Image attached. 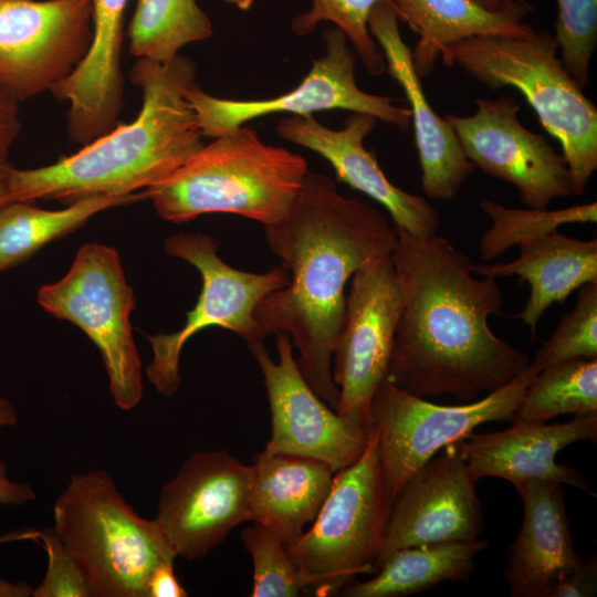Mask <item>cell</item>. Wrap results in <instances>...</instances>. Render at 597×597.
<instances>
[{
  "label": "cell",
  "instance_id": "484cf974",
  "mask_svg": "<svg viewBox=\"0 0 597 597\" xmlns=\"http://www.w3.org/2000/svg\"><path fill=\"white\" fill-rule=\"evenodd\" d=\"M488 544L481 540L413 546L395 551L380 564L376 576L344 587L348 597H400L427 590L444 580L465 582L474 569V556Z\"/></svg>",
  "mask_w": 597,
  "mask_h": 597
},
{
  "label": "cell",
  "instance_id": "5bb4252c",
  "mask_svg": "<svg viewBox=\"0 0 597 597\" xmlns=\"http://www.w3.org/2000/svg\"><path fill=\"white\" fill-rule=\"evenodd\" d=\"M404 290L390 255L350 279L346 317L333 353L332 376L339 390L336 411L371 422L370 405L386 379Z\"/></svg>",
  "mask_w": 597,
  "mask_h": 597
},
{
  "label": "cell",
  "instance_id": "ffe728a7",
  "mask_svg": "<svg viewBox=\"0 0 597 597\" xmlns=\"http://www.w3.org/2000/svg\"><path fill=\"white\" fill-rule=\"evenodd\" d=\"M367 25L384 55L386 71L400 85L409 103L422 190L428 199L450 200L475 167L465 157L448 121L429 104L391 2H377L369 12Z\"/></svg>",
  "mask_w": 597,
  "mask_h": 597
},
{
  "label": "cell",
  "instance_id": "f546056e",
  "mask_svg": "<svg viewBox=\"0 0 597 597\" xmlns=\"http://www.w3.org/2000/svg\"><path fill=\"white\" fill-rule=\"evenodd\" d=\"M480 209L492 220L479 241L481 259L491 261L513 245L557 230L566 223H596L597 202L548 209H516L482 200Z\"/></svg>",
  "mask_w": 597,
  "mask_h": 597
},
{
  "label": "cell",
  "instance_id": "ac0fdd59",
  "mask_svg": "<svg viewBox=\"0 0 597 597\" xmlns=\"http://www.w3.org/2000/svg\"><path fill=\"white\" fill-rule=\"evenodd\" d=\"M377 122L371 115L352 113L342 128L332 129L313 115H291L279 121L275 132L326 159L339 181L381 205L396 227L421 237L437 234L440 217L434 207L425 197L394 185L375 155L365 148L364 140Z\"/></svg>",
  "mask_w": 597,
  "mask_h": 597
},
{
  "label": "cell",
  "instance_id": "44dd1931",
  "mask_svg": "<svg viewBox=\"0 0 597 597\" xmlns=\"http://www.w3.org/2000/svg\"><path fill=\"white\" fill-rule=\"evenodd\" d=\"M128 0H92V42L73 71L51 93L69 103V139L83 147L119 124L124 105L122 44Z\"/></svg>",
  "mask_w": 597,
  "mask_h": 597
},
{
  "label": "cell",
  "instance_id": "30bf717a",
  "mask_svg": "<svg viewBox=\"0 0 597 597\" xmlns=\"http://www.w3.org/2000/svg\"><path fill=\"white\" fill-rule=\"evenodd\" d=\"M535 376L526 367L509 384L465 405L446 406L411 395L385 379L370 405L377 451L391 501L406 481L446 446L457 443L481 423L513 420Z\"/></svg>",
  "mask_w": 597,
  "mask_h": 597
},
{
  "label": "cell",
  "instance_id": "83f0119b",
  "mask_svg": "<svg viewBox=\"0 0 597 597\" xmlns=\"http://www.w3.org/2000/svg\"><path fill=\"white\" fill-rule=\"evenodd\" d=\"M212 33V23L196 0H138L127 36L136 59L168 62L185 45Z\"/></svg>",
  "mask_w": 597,
  "mask_h": 597
},
{
  "label": "cell",
  "instance_id": "b9f144b4",
  "mask_svg": "<svg viewBox=\"0 0 597 597\" xmlns=\"http://www.w3.org/2000/svg\"><path fill=\"white\" fill-rule=\"evenodd\" d=\"M39 536V531L36 530H22V531H13L6 533L0 536V544L2 543H9L14 541H36Z\"/></svg>",
  "mask_w": 597,
  "mask_h": 597
},
{
  "label": "cell",
  "instance_id": "d6a6232c",
  "mask_svg": "<svg viewBox=\"0 0 597 597\" xmlns=\"http://www.w3.org/2000/svg\"><path fill=\"white\" fill-rule=\"evenodd\" d=\"M241 540L253 564L252 597H295L305 589L297 566L275 532L254 522L241 532Z\"/></svg>",
  "mask_w": 597,
  "mask_h": 597
},
{
  "label": "cell",
  "instance_id": "d4e9b609",
  "mask_svg": "<svg viewBox=\"0 0 597 597\" xmlns=\"http://www.w3.org/2000/svg\"><path fill=\"white\" fill-rule=\"evenodd\" d=\"M398 19L419 35L411 59L420 78L431 74L438 57L454 43L479 35L526 36L524 22L532 7L524 0H505L498 11L474 0H390Z\"/></svg>",
  "mask_w": 597,
  "mask_h": 597
},
{
  "label": "cell",
  "instance_id": "f35d334b",
  "mask_svg": "<svg viewBox=\"0 0 597 597\" xmlns=\"http://www.w3.org/2000/svg\"><path fill=\"white\" fill-rule=\"evenodd\" d=\"M35 499L36 495L29 484L9 479L8 468L0 459V504L23 505Z\"/></svg>",
  "mask_w": 597,
  "mask_h": 597
},
{
  "label": "cell",
  "instance_id": "5b68a950",
  "mask_svg": "<svg viewBox=\"0 0 597 597\" xmlns=\"http://www.w3.org/2000/svg\"><path fill=\"white\" fill-rule=\"evenodd\" d=\"M554 35L534 31L513 38L479 35L452 44L441 56L483 85L521 92L544 129L558 140L572 195L585 193L597 169V107L569 75Z\"/></svg>",
  "mask_w": 597,
  "mask_h": 597
},
{
  "label": "cell",
  "instance_id": "ba28073f",
  "mask_svg": "<svg viewBox=\"0 0 597 597\" xmlns=\"http://www.w3.org/2000/svg\"><path fill=\"white\" fill-rule=\"evenodd\" d=\"M39 305L81 328L98 348L115 405L135 408L143 398L142 362L133 337L135 294L115 248L83 244L59 281L38 290Z\"/></svg>",
  "mask_w": 597,
  "mask_h": 597
},
{
  "label": "cell",
  "instance_id": "4fadbf2b",
  "mask_svg": "<svg viewBox=\"0 0 597 597\" xmlns=\"http://www.w3.org/2000/svg\"><path fill=\"white\" fill-rule=\"evenodd\" d=\"M279 360L264 342L249 345L264 380L271 413V438L264 451L313 458L337 472L364 453L371 422L339 415L303 377L287 334L276 335Z\"/></svg>",
  "mask_w": 597,
  "mask_h": 597
},
{
  "label": "cell",
  "instance_id": "8fae6325",
  "mask_svg": "<svg viewBox=\"0 0 597 597\" xmlns=\"http://www.w3.org/2000/svg\"><path fill=\"white\" fill-rule=\"evenodd\" d=\"M325 53L313 61L310 72L293 90L266 100H231L206 93L196 83L187 93L205 137L216 138L262 116L287 113L310 116L316 112L344 109L364 113L407 129L408 107L395 100L360 90L356 83L357 54L338 29L324 32Z\"/></svg>",
  "mask_w": 597,
  "mask_h": 597
},
{
  "label": "cell",
  "instance_id": "8992f818",
  "mask_svg": "<svg viewBox=\"0 0 597 597\" xmlns=\"http://www.w3.org/2000/svg\"><path fill=\"white\" fill-rule=\"evenodd\" d=\"M53 520L93 597H148L153 573L177 558L156 521L139 516L102 469L71 476Z\"/></svg>",
  "mask_w": 597,
  "mask_h": 597
},
{
  "label": "cell",
  "instance_id": "6da1fadb",
  "mask_svg": "<svg viewBox=\"0 0 597 597\" xmlns=\"http://www.w3.org/2000/svg\"><path fill=\"white\" fill-rule=\"evenodd\" d=\"M394 227L390 258L404 304L386 379L418 397L462 401L513 380L530 358L490 328L503 304L495 279H476L471 259L448 238Z\"/></svg>",
  "mask_w": 597,
  "mask_h": 597
},
{
  "label": "cell",
  "instance_id": "277c9868",
  "mask_svg": "<svg viewBox=\"0 0 597 597\" xmlns=\"http://www.w3.org/2000/svg\"><path fill=\"white\" fill-rule=\"evenodd\" d=\"M307 171L304 157L265 144L256 130L242 125L205 144L143 192L168 222L231 213L265 227L286 213Z\"/></svg>",
  "mask_w": 597,
  "mask_h": 597
},
{
  "label": "cell",
  "instance_id": "52a82bcc",
  "mask_svg": "<svg viewBox=\"0 0 597 597\" xmlns=\"http://www.w3.org/2000/svg\"><path fill=\"white\" fill-rule=\"evenodd\" d=\"M391 504L371 423L364 453L335 472L311 527L287 547L304 588L313 589L317 596H331L357 575L376 573Z\"/></svg>",
  "mask_w": 597,
  "mask_h": 597
},
{
  "label": "cell",
  "instance_id": "60d3db41",
  "mask_svg": "<svg viewBox=\"0 0 597 597\" xmlns=\"http://www.w3.org/2000/svg\"><path fill=\"white\" fill-rule=\"evenodd\" d=\"M17 419V411L11 401L0 397V428L14 426Z\"/></svg>",
  "mask_w": 597,
  "mask_h": 597
},
{
  "label": "cell",
  "instance_id": "3957f363",
  "mask_svg": "<svg viewBox=\"0 0 597 597\" xmlns=\"http://www.w3.org/2000/svg\"><path fill=\"white\" fill-rule=\"evenodd\" d=\"M196 75L195 62L180 54L168 62L137 59L130 78L143 93L138 116L54 164L11 167L7 203L56 200L69 206L95 196H128L167 178L205 145L187 97Z\"/></svg>",
  "mask_w": 597,
  "mask_h": 597
},
{
  "label": "cell",
  "instance_id": "d590c367",
  "mask_svg": "<svg viewBox=\"0 0 597 597\" xmlns=\"http://www.w3.org/2000/svg\"><path fill=\"white\" fill-rule=\"evenodd\" d=\"M597 591L596 557L583 558L554 588L551 597H591Z\"/></svg>",
  "mask_w": 597,
  "mask_h": 597
},
{
  "label": "cell",
  "instance_id": "1f68e13d",
  "mask_svg": "<svg viewBox=\"0 0 597 597\" xmlns=\"http://www.w3.org/2000/svg\"><path fill=\"white\" fill-rule=\"evenodd\" d=\"M575 358H597V281L579 287L574 308L563 315L526 369L536 376L547 366Z\"/></svg>",
  "mask_w": 597,
  "mask_h": 597
},
{
  "label": "cell",
  "instance_id": "836d02e7",
  "mask_svg": "<svg viewBox=\"0 0 597 597\" xmlns=\"http://www.w3.org/2000/svg\"><path fill=\"white\" fill-rule=\"evenodd\" d=\"M554 39L565 69L584 88L597 43V0H557Z\"/></svg>",
  "mask_w": 597,
  "mask_h": 597
},
{
  "label": "cell",
  "instance_id": "4316f807",
  "mask_svg": "<svg viewBox=\"0 0 597 597\" xmlns=\"http://www.w3.org/2000/svg\"><path fill=\"white\" fill-rule=\"evenodd\" d=\"M139 199H145L143 191L128 196H95L60 210L41 209L31 201L4 205L0 208V273L77 230L94 214Z\"/></svg>",
  "mask_w": 597,
  "mask_h": 597
},
{
  "label": "cell",
  "instance_id": "7bdbcfd3",
  "mask_svg": "<svg viewBox=\"0 0 597 597\" xmlns=\"http://www.w3.org/2000/svg\"><path fill=\"white\" fill-rule=\"evenodd\" d=\"M10 168L8 164L0 167V208L7 205Z\"/></svg>",
  "mask_w": 597,
  "mask_h": 597
},
{
  "label": "cell",
  "instance_id": "cb8c5ba5",
  "mask_svg": "<svg viewBox=\"0 0 597 597\" xmlns=\"http://www.w3.org/2000/svg\"><path fill=\"white\" fill-rule=\"evenodd\" d=\"M252 467L248 521L271 528L287 548L315 520L335 472L321 460L264 450Z\"/></svg>",
  "mask_w": 597,
  "mask_h": 597
},
{
  "label": "cell",
  "instance_id": "f6af8a7d",
  "mask_svg": "<svg viewBox=\"0 0 597 597\" xmlns=\"http://www.w3.org/2000/svg\"><path fill=\"white\" fill-rule=\"evenodd\" d=\"M227 3L237 7L242 11H247L251 8L253 0H224Z\"/></svg>",
  "mask_w": 597,
  "mask_h": 597
},
{
  "label": "cell",
  "instance_id": "2e32d148",
  "mask_svg": "<svg viewBox=\"0 0 597 597\" xmlns=\"http://www.w3.org/2000/svg\"><path fill=\"white\" fill-rule=\"evenodd\" d=\"M475 106L473 115L446 117L474 167L515 186L531 209H547L554 199L572 195L564 157L521 124L515 98H476Z\"/></svg>",
  "mask_w": 597,
  "mask_h": 597
},
{
  "label": "cell",
  "instance_id": "9c48e42d",
  "mask_svg": "<svg viewBox=\"0 0 597 597\" xmlns=\"http://www.w3.org/2000/svg\"><path fill=\"white\" fill-rule=\"evenodd\" d=\"M168 255L195 266L201 276L196 305L187 312L184 326L174 333L148 335L153 358L146 367L150 384L164 396L180 387V354L186 343L208 327H221L243 338L247 345L264 342L258 331L254 313L270 293L285 287L289 272L276 265L262 273L235 269L224 262L211 235L179 232L164 243Z\"/></svg>",
  "mask_w": 597,
  "mask_h": 597
},
{
  "label": "cell",
  "instance_id": "9a60e30c",
  "mask_svg": "<svg viewBox=\"0 0 597 597\" xmlns=\"http://www.w3.org/2000/svg\"><path fill=\"white\" fill-rule=\"evenodd\" d=\"M253 467L226 450L196 451L164 485L154 519L177 557L196 561L248 521Z\"/></svg>",
  "mask_w": 597,
  "mask_h": 597
},
{
  "label": "cell",
  "instance_id": "d6986e66",
  "mask_svg": "<svg viewBox=\"0 0 597 597\" xmlns=\"http://www.w3.org/2000/svg\"><path fill=\"white\" fill-rule=\"evenodd\" d=\"M597 440V412L575 416L567 422H513L509 429L473 433L457 448L478 481L496 476L516 490L531 481H554L593 494L589 482L576 468L556 463V454L578 441Z\"/></svg>",
  "mask_w": 597,
  "mask_h": 597
},
{
  "label": "cell",
  "instance_id": "7a4b0ae2",
  "mask_svg": "<svg viewBox=\"0 0 597 597\" xmlns=\"http://www.w3.org/2000/svg\"><path fill=\"white\" fill-rule=\"evenodd\" d=\"M263 228L290 282L256 306L259 335L287 334L303 377L336 409L332 363L346 317L345 287L358 269L391 255L394 223L370 202L342 195L331 177L308 170L286 213Z\"/></svg>",
  "mask_w": 597,
  "mask_h": 597
},
{
  "label": "cell",
  "instance_id": "ee69618b",
  "mask_svg": "<svg viewBox=\"0 0 597 597\" xmlns=\"http://www.w3.org/2000/svg\"><path fill=\"white\" fill-rule=\"evenodd\" d=\"M474 1L488 10L498 11L503 7L505 0H474Z\"/></svg>",
  "mask_w": 597,
  "mask_h": 597
},
{
  "label": "cell",
  "instance_id": "74e56055",
  "mask_svg": "<svg viewBox=\"0 0 597 597\" xmlns=\"http://www.w3.org/2000/svg\"><path fill=\"white\" fill-rule=\"evenodd\" d=\"M187 590L176 577L174 562L161 564L149 578L148 597H186Z\"/></svg>",
  "mask_w": 597,
  "mask_h": 597
},
{
  "label": "cell",
  "instance_id": "7402d4cb",
  "mask_svg": "<svg viewBox=\"0 0 597 597\" xmlns=\"http://www.w3.org/2000/svg\"><path fill=\"white\" fill-rule=\"evenodd\" d=\"M524 515L511 545L504 579L513 597H551L583 557L573 544L562 484L531 481L517 489Z\"/></svg>",
  "mask_w": 597,
  "mask_h": 597
},
{
  "label": "cell",
  "instance_id": "4dcf8cb0",
  "mask_svg": "<svg viewBox=\"0 0 597 597\" xmlns=\"http://www.w3.org/2000/svg\"><path fill=\"white\" fill-rule=\"evenodd\" d=\"M380 1L390 0H312L310 10L293 18L291 29L297 35H306L321 22H332L346 35L367 72L379 76L386 71V63L367 20L371 8Z\"/></svg>",
  "mask_w": 597,
  "mask_h": 597
},
{
  "label": "cell",
  "instance_id": "ab89813d",
  "mask_svg": "<svg viewBox=\"0 0 597 597\" xmlns=\"http://www.w3.org/2000/svg\"><path fill=\"white\" fill-rule=\"evenodd\" d=\"M33 587L28 583H11L0 578V597H28L32 596Z\"/></svg>",
  "mask_w": 597,
  "mask_h": 597
},
{
  "label": "cell",
  "instance_id": "603a6c76",
  "mask_svg": "<svg viewBox=\"0 0 597 597\" xmlns=\"http://www.w3.org/2000/svg\"><path fill=\"white\" fill-rule=\"evenodd\" d=\"M519 256L506 263L474 264V274L493 279L517 275L530 285L524 308L514 317L535 336L543 313L564 303L572 292L597 281V239L580 240L554 230L516 245Z\"/></svg>",
  "mask_w": 597,
  "mask_h": 597
},
{
  "label": "cell",
  "instance_id": "e0dca14e",
  "mask_svg": "<svg viewBox=\"0 0 597 597\" xmlns=\"http://www.w3.org/2000/svg\"><path fill=\"white\" fill-rule=\"evenodd\" d=\"M419 468L392 501L385 544L377 564L395 551L478 540L482 511L476 480L457 444Z\"/></svg>",
  "mask_w": 597,
  "mask_h": 597
},
{
  "label": "cell",
  "instance_id": "f1b7e54d",
  "mask_svg": "<svg viewBox=\"0 0 597 597\" xmlns=\"http://www.w3.org/2000/svg\"><path fill=\"white\" fill-rule=\"evenodd\" d=\"M597 412V358L547 366L528 384L512 422H546L564 413Z\"/></svg>",
  "mask_w": 597,
  "mask_h": 597
},
{
  "label": "cell",
  "instance_id": "7c38bea8",
  "mask_svg": "<svg viewBox=\"0 0 597 597\" xmlns=\"http://www.w3.org/2000/svg\"><path fill=\"white\" fill-rule=\"evenodd\" d=\"M92 36V0H0V85L19 103L51 92Z\"/></svg>",
  "mask_w": 597,
  "mask_h": 597
},
{
  "label": "cell",
  "instance_id": "8d00e7d4",
  "mask_svg": "<svg viewBox=\"0 0 597 597\" xmlns=\"http://www.w3.org/2000/svg\"><path fill=\"white\" fill-rule=\"evenodd\" d=\"M18 105L0 85V167L8 164L10 149L21 132Z\"/></svg>",
  "mask_w": 597,
  "mask_h": 597
},
{
  "label": "cell",
  "instance_id": "e575fe53",
  "mask_svg": "<svg viewBox=\"0 0 597 597\" xmlns=\"http://www.w3.org/2000/svg\"><path fill=\"white\" fill-rule=\"evenodd\" d=\"M46 553L48 566L42 582L33 588V597H92L85 575L53 527L39 531Z\"/></svg>",
  "mask_w": 597,
  "mask_h": 597
}]
</instances>
